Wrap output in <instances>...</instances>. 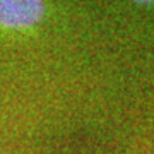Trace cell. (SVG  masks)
I'll return each mask as SVG.
<instances>
[{
	"label": "cell",
	"mask_w": 154,
	"mask_h": 154,
	"mask_svg": "<svg viewBox=\"0 0 154 154\" xmlns=\"http://www.w3.org/2000/svg\"><path fill=\"white\" fill-rule=\"evenodd\" d=\"M45 16L43 0H0V26L29 28Z\"/></svg>",
	"instance_id": "cell-1"
},
{
	"label": "cell",
	"mask_w": 154,
	"mask_h": 154,
	"mask_svg": "<svg viewBox=\"0 0 154 154\" xmlns=\"http://www.w3.org/2000/svg\"><path fill=\"white\" fill-rule=\"evenodd\" d=\"M135 4H140V5H154V0H132Z\"/></svg>",
	"instance_id": "cell-2"
}]
</instances>
